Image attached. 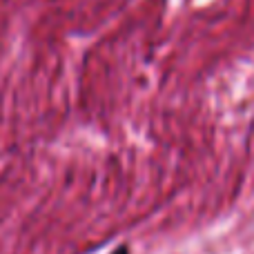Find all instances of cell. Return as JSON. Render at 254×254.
Here are the masks:
<instances>
[{
	"instance_id": "6da1fadb",
	"label": "cell",
	"mask_w": 254,
	"mask_h": 254,
	"mask_svg": "<svg viewBox=\"0 0 254 254\" xmlns=\"http://www.w3.org/2000/svg\"><path fill=\"white\" fill-rule=\"evenodd\" d=\"M114 254H129V250H127V248H119Z\"/></svg>"
}]
</instances>
